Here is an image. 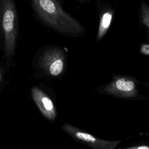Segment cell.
I'll use <instances>...</instances> for the list:
<instances>
[{"label": "cell", "mask_w": 149, "mask_h": 149, "mask_svg": "<svg viewBox=\"0 0 149 149\" xmlns=\"http://www.w3.org/2000/svg\"><path fill=\"white\" fill-rule=\"evenodd\" d=\"M32 6L40 19L55 30L69 36L81 34V24L65 12L56 1L34 0Z\"/></svg>", "instance_id": "obj_1"}, {"label": "cell", "mask_w": 149, "mask_h": 149, "mask_svg": "<svg viewBox=\"0 0 149 149\" xmlns=\"http://www.w3.org/2000/svg\"><path fill=\"white\" fill-rule=\"evenodd\" d=\"M0 24L3 37L5 55L10 57L15 52L17 36V16L12 1L0 2Z\"/></svg>", "instance_id": "obj_2"}, {"label": "cell", "mask_w": 149, "mask_h": 149, "mask_svg": "<svg viewBox=\"0 0 149 149\" xmlns=\"http://www.w3.org/2000/svg\"><path fill=\"white\" fill-rule=\"evenodd\" d=\"M61 129L74 140L92 149H116L121 143L120 140H106L100 139L68 123L63 124Z\"/></svg>", "instance_id": "obj_3"}, {"label": "cell", "mask_w": 149, "mask_h": 149, "mask_svg": "<svg viewBox=\"0 0 149 149\" xmlns=\"http://www.w3.org/2000/svg\"><path fill=\"white\" fill-rule=\"evenodd\" d=\"M103 91L107 94L123 98H132L138 95L135 80L126 76L116 77L104 87Z\"/></svg>", "instance_id": "obj_4"}, {"label": "cell", "mask_w": 149, "mask_h": 149, "mask_svg": "<svg viewBox=\"0 0 149 149\" xmlns=\"http://www.w3.org/2000/svg\"><path fill=\"white\" fill-rule=\"evenodd\" d=\"M64 54L59 48H52L45 51L39 59V66L51 76H58L64 68Z\"/></svg>", "instance_id": "obj_5"}, {"label": "cell", "mask_w": 149, "mask_h": 149, "mask_svg": "<svg viewBox=\"0 0 149 149\" xmlns=\"http://www.w3.org/2000/svg\"><path fill=\"white\" fill-rule=\"evenodd\" d=\"M32 98L43 116L50 121L56 118V111L52 100L40 88L34 87L31 89Z\"/></svg>", "instance_id": "obj_6"}, {"label": "cell", "mask_w": 149, "mask_h": 149, "mask_svg": "<svg viewBox=\"0 0 149 149\" xmlns=\"http://www.w3.org/2000/svg\"><path fill=\"white\" fill-rule=\"evenodd\" d=\"M113 15V12L111 9L106 10L102 13L97 31V40H100L102 38L108 30L111 24Z\"/></svg>", "instance_id": "obj_7"}, {"label": "cell", "mask_w": 149, "mask_h": 149, "mask_svg": "<svg viewBox=\"0 0 149 149\" xmlns=\"http://www.w3.org/2000/svg\"><path fill=\"white\" fill-rule=\"evenodd\" d=\"M140 17L143 24L149 29V6L145 2L140 5Z\"/></svg>", "instance_id": "obj_8"}, {"label": "cell", "mask_w": 149, "mask_h": 149, "mask_svg": "<svg viewBox=\"0 0 149 149\" xmlns=\"http://www.w3.org/2000/svg\"><path fill=\"white\" fill-rule=\"evenodd\" d=\"M119 149H149V145H136L120 148Z\"/></svg>", "instance_id": "obj_9"}, {"label": "cell", "mask_w": 149, "mask_h": 149, "mask_svg": "<svg viewBox=\"0 0 149 149\" xmlns=\"http://www.w3.org/2000/svg\"><path fill=\"white\" fill-rule=\"evenodd\" d=\"M140 52L144 55H149V44H142L140 46Z\"/></svg>", "instance_id": "obj_10"}, {"label": "cell", "mask_w": 149, "mask_h": 149, "mask_svg": "<svg viewBox=\"0 0 149 149\" xmlns=\"http://www.w3.org/2000/svg\"><path fill=\"white\" fill-rule=\"evenodd\" d=\"M0 79H1V73H0Z\"/></svg>", "instance_id": "obj_11"}]
</instances>
